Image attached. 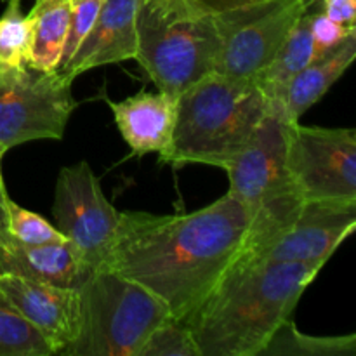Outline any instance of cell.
Here are the masks:
<instances>
[{
  "instance_id": "cell-18",
  "label": "cell",
  "mask_w": 356,
  "mask_h": 356,
  "mask_svg": "<svg viewBox=\"0 0 356 356\" xmlns=\"http://www.w3.org/2000/svg\"><path fill=\"white\" fill-rule=\"evenodd\" d=\"M313 56L315 51H313L312 13H302L282 47L278 49L271 65L257 80V86L263 90L266 99L282 104L289 83L313 61Z\"/></svg>"
},
{
  "instance_id": "cell-6",
  "label": "cell",
  "mask_w": 356,
  "mask_h": 356,
  "mask_svg": "<svg viewBox=\"0 0 356 356\" xmlns=\"http://www.w3.org/2000/svg\"><path fill=\"white\" fill-rule=\"evenodd\" d=\"M79 294V336L59 356H138L149 334L172 318L162 299L108 268H96Z\"/></svg>"
},
{
  "instance_id": "cell-1",
  "label": "cell",
  "mask_w": 356,
  "mask_h": 356,
  "mask_svg": "<svg viewBox=\"0 0 356 356\" xmlns=\"http://www.w3.org/2000/svg\"><path fill=\"white\" fill-rule=\"evenodd\" d=\"M249 232V209L232 193L188 214L120 212L101 268L148 289L184 322L242 256Z\"/></svg>"
},
{
  "instance_id": "cell-3",
  "label": "cell",
  "mask_w": 356,
  "mask_h": 356,
  "mask_svg": "<svg viewBox=\"0 0 356 356\" xmlns=\"http://www.w3.org/2000/svg\"><path fill=\"white\" fill-rule=\"evenodd\" d=\"M268 104L256 82L209 73L177 96L172 139L160 162L225 170L254 138Z\"/></svg>"
},
{
  "instance_id": "cell-26",
  "label": "cell",
  "mask_w": 356,
  "mask_h": 356,
  "mask_svg": "<svg viewBox=\"0 0 356 356\" xmlns=\"http://www.w3.org/2000/svg\"><path fill=\"white\" fill-rule=\"evenodd\" d=\"M2 159L3 155L0 153V249H6L13 243L9 233V202L10 197L6 190L2 177Z\"/></svg>"
},
{
  "instance_id": "cell-27",
  "label": "cell",
  "mask_w": 356,
  "mask_h": 356,
  "mask_svg": "<svg viewBox=\"0 0 356 356\" xmlns=\"http://www.w3.org/2000/svg\"><path fill=\"white\" fill-rule=\"evenodd\" d=\"M193 3L200 6L202 9L211 10V13H222V10L236 9V7L247 6L250 2H256V0H191Z\"/></svg>"
},
{
  "instance_id": "cell-5",
  "label": "cell",
  "mask_w": 356,
  "mask_h": 356,
  "mask_svg": "<svg viewBox=\"0 0 356 356\" xmlns=\"http://www.w3.org/2000/svg\"><path fill=\"white\" fill-rule=\"evenodd\" d=\"M268 111L243 152L226 167L229 190L250 214V232L243 254H256L292 225L305 200L287 170L291 125L280 103L268 101Z\"/></svg>"
},
{
  "instance_id": "cell-20",
  "label": "cell",
  "mask_w": 356,
  "mask_h": 356,
  "mask_svg": "<svg viewBox=\"0 0 356 356\" xmlns=\"http://www.w3.org/2000/svg\"><path fill=\"white\" fill-rule=\"evenodd\" d=\"M30 23L21 13V0H7L0 16V72L28 66Z\"/></svg>"
},
{
  "instance_id": "cell-4",
  "label": "cell",
  "mask_w": 356,
  "mask_h": 356,
  "mask_svg": "<svg viewBox=\"0 0 356 356\" xmlns=\"http://www.w3.org/2000/svg\"><path fill=\"white\" fill-rule=\"evenodd\" d=\"M136 35V61L159 90L177 97L214 73L218 17L191 0H138Z\"/></svg>"
},
{
  "instance_id": "cell-7",
  "label": "cell",
  "mask_w": 356,
  "mask_h": 356,
  "mask_svg": "<svg viewBox=\"0 0 356 356\" xmlns=\"http://www.w3.org/2000/svg\"><path fill=\"white\" fill-rule=\"evenodd\" d=\"M76 106L72 82L59 72L28 66L0 72V153L28 141L63 139Z\"/></svg>"
},
{
  "instance_id": "cell-10",
  "label": "cell",
  "mask_w": 356,
  "mask_h": 356,
  "mask_svg": "<svg viewBox=\"0 0 356 356\" xmlns=\"http://www.w3.org/2000/svg\"><path fill=\"white\" fill-rule=\"evenodd\" d=\"M52 214L56 228L83 261L94 270L101 268L117 235L120 212L106 198L89 162L82 160L59 170Z\"/></svg>"
},
{
  "instance_id": "cell-12",
  "label": "cell",
  "mask_w": 356,
  "mask_h": 356,
  "mask_svg": "<svg viewBox=\"0 0 356 356\" xmlns=\"http://www.w3.org/2000/svg\"><path fill=\"white\" fill-rule=\"evenodd\" d=\"M0 301L23 316L61 355L80 330L79 289H65L30 280L21 275L0 273Z\"/></svg>"
},
{
  "instance_id": "cell-17",
  "label": "cell",
  "mask_w": 356,
  "mask_h": 356,
  "mask_svg": "<svg viewBox=\"0 0 356 356\" xmlns=\"http://www.w3.org/2000/svg\"><path fill=\"white\" fill-rule=\"evenodd\" d=\"M72 16V0H35L26 14L30 23L28 68L58 72Z\"/></svg>"
},
{
  "instance_id": "cell-25",
  "label": "cell",
  "mask_w": 356,
  "mask_h": 356,
  "mask_svg": "<svg viewBox=\"0 0 356 356\" xmlns=\"http://www.w3.org/2000/svg\"><path fill=\"white\" fill-rule=\"evenodd\" d=\"M309 13H312L313 51H315L313 61L339 47L351 33H356V26H346V24L337 23L332 17L323 14L322 10H309Z\"/></svg>"
},
{
  "instance_id": "cell-15",
  "label": "cell",
  "mask_w": 356,
  "mask_h": 356,
  "mask_svg": "<svg viewBox=\"0 0 356 356\" xmlns=\"http://www.w3.org/2000/svg\"><path fill=\"white\" fill-rule=\"evenodd\" d=\"M92 271L68 240L40 245L13 242L0 249V273L21 275L56 287L80 289Z\"/></svg>"
},
{
  "instance_id": "cell-16",
  "label": "cell",
  "mask_w": 356,
  "mask_h": 356,
  "mask_svg": "<svg viewBox=\"0 0 356 356\" xmlns=\"http://www.w3.org/2000/svg\"><path fill=\"white\" fill-rule=\"evenodd\" d=\"M356 58V33H351L339 47L309 63L289 83L282 99V108L289 120L299 122L302 115L315 106L330 87L353 65Z\"/></svg>"
},
{
  "instance_id": "cell-24",
  "label": "cell",
  "mask_w": 356,
  "mask_h": 356,
  "mask_svg": "<svg viewBox=\"0 0 356 356\" xmlns=\"http://www.w3.org/2000/svg\"><path fill=\"white\" fill-rule=\"evenodd\" d=\"M104 0H72V16H70V28L66 35L65 47H63V58L59 70L70 61L76 49L80 47L89 31L92 30L97 16H99L101 6Z\"/></svg>"
},
{
  "instance_id": "cell-22",
  "label": "cell",
  "mask_w": 356,
  "mask_h": 356,
  "mask_svg": "<svg viewBox=\"0 0 356 356\" xmlns=\"http://www.w3.org/2000/svg\"><path fill=\"white\" fill-rule=\"evenodd\" d=\"M138 356H200V351L186 323L169 318L149 334Z\"/></svg>"
},
{
  "instance_id": "cell-21",
  "label": "cell",
  "mask_w": 356,
  "mask_h": 356,
  "mask_svg": "<svg viewBox=\"0 0 356 356\" xmlns=\"http://www.w3.org/2000/svg\"><path fill=\"white\" fill-rule=\"evenodd\" d=\"M47 341L0 301V356H52Z\"/></svg>"
},
{
  "instance_id": "cell-13",
  "label": "cell",
  "mask_w": 356,
  "mask_h": 356,
  "mask_svg": "<svg viewBox=\"0 0 356 356\" xmlns=\"http://www.w3.org/2000/svg\"><path fill=\"white\" fill-rule=\"evenodd\" d=\"M138 0H104L92 30L80 44L70 61L58 70L73 82L89 70L136 59Z\"/></svg>"
},
{
  "instance_id": "cell-28",
  "label": "cell",
  "mask_w": 356,
  "mask_h": 356,
  "mask_svg": "<svg viewBox=\"0 0 356 356\" xmlns=\"http://www.w3.org/2000/svg\"><path fill=\"white\" fill-rule=\"evenodd\" d=\"M322 3V0H301L302 13H309V10H316Z\"/></svg>"
},
{
  "instance_id": "cell-8",
  "label": "cell",
  "mask_w": 356,
  "mask_h": 356,
  "mask_svg": "<svg viewBox=\"0 0 356 356\" xmlns=\"http://www.w3.org/2000/svg\"><path fill=\"white\" fill-rule=\"evenodd\" d=\"M301 14V0H256L216 14L221 45L214 73L257 83Z\"/></svg>"
},
{
  "instance_id": "cell-9",
  "label": "cell",
  "mask_w": 356,
  "mask_h": 356,
  "mask_svg": "<svg viewBox=\"0 0 356 356\" xmlns=\"http://www.w3.org/2000/svg\"><path fill=\"white\" fill-rule=\"evenodd\" d=\"M287 170L305 202L356 204V131L296 122L287 139Z\"/></svg>"
},
{
  "instance_id": "cell-14",
  "label": "cell",
  "mask_w": 356,
  "mask_h": 356,
  "mask_svg": "<svg viewBox=\"0 0 356 356\" xmlns=\"http://www.w3.org/2000/svg\"><path fill=\"white\" fill-rule=\"evenodd\" d=\"M108 104L132 155L156 153L159 159L165 155L176 124L177 97L163 90H141L124 101H108Z\"/></svg>"
},
{
  "instance_id": "cell-19",
  "label": "cell",
  "mask_w": 356,
  "mask_h": 356,
  "mask_svg": "<svg viewBox=\"0 0 356 356\" xmlns=\"http://www.w3.org/2000/svg\"><path fill=\"white\" fill-rule=\"evenodd\" d=\"M356 336H309L287 320L271 336L259 356H355Z\"/></svg>"
},
{
  "instance_id": "cell-11",
  "label": "cell",
  "mask_w": 356,
  "mask_h": 356,
  "mask_svg": "<svg viewBox=\"0 0 356 356\" xmlns=\"http://www.w3.org/2000/svg\"><path fill=\"white\" fill-rule=\"evenodd\" d=\"M355 228L356 204L305 202L301 212L287 229L266 243L259 252L243 256L323 268Z\"/></svg>"
},
{
  "instance_id": "cell-2",
  "label": "cell",
  "mask_w": 356,
  "mask_h": 356,
  "mask_svg": "<svg viewBox=\"0 0 356 356\" xmlns=\"http://www.w3.org/2000/svg\"><path fill=\"white\" fill-rule=\"evenodd\" d=\"M320 270L242 254L184 320L200 356H259Z\"/></svg>"
},
{
  "instance_id": "cell-23",
  "label": "cell",
  "mask_w": 356,
  "mask_h": 356,
  "mask_svg": "<svg viewBox=\"0 0 356 356\" xmlns=\"http://www.w3.org/2000/svg\"><path fill=\"white\" fill-rule=\"evenodd\" d=\"M9 233L13 242L21 245L63 242L65 235L37 212L23 209L10 198L9 202Z\"/></svg>"
}]
</instances>
